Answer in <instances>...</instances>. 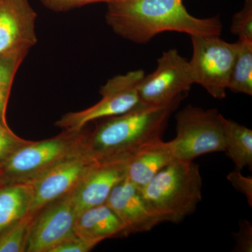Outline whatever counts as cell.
<instances>
[{
  "label": "cell",
  "instance_id": "cell-1",
  "mask_svg": "<svg viewBox=\"0 0 252 252\" xmlns=\"http://www.w3.org/2000/svg\"><path fill=\"white\" fill-rule=\"evenodd\" d=\"M107 4V25L117 35L146 44L164 32L197 36H220V18H198L186 9L183 0H114Z\"/></svg>",
  "mask_w": 252,
  "mask_h": 252
},
{
  "label": "cell",
  "instance_id": "cell-2",
  "mask_svg": "<svg viewBox=\"0 0 252 252\" xmlns=\"http://www.w3.org/2000/svg\"><path fill=\"white\" fill-rule=\"evenodd\" d=\"M184 98L163 105L142 103L125 114L104 119L91 133H84L83 147L98 162L128 158L145 144L161 138L169 118Z\"/></svg>",
  "mask_w": 252,
  "mask_h": 252
},
{
  "label": "cell",
  "instance_id": "cell-3",
  "mask_svg": "<svg viewBox=\"0 0 252 252\" xmlns=\"http://www.w3.org/2000/svg\"><path fill=\"white\" fill-rule=\"evenodd\" d=\"M202 186L198 164L176 159L141 191L161 223H178L196 210L202 200Z\"/></svg>",
  "mask_w": 252,
  "mask_h": 252
},
{
  "label": "cell",
  "instance_id": "cell-4",
  "mask_svg": "<svg viewBox=\"0 0 252 252\" xmlns=\"http://www.w3.org/2000/svg\"><path fill=\"white\" fill-rule=\"evenodd\" d=\"M63 131L56 137L32 142L0 164L2 185L31 184L79 147L84 133Z\"/></svg>",
  "mask_w": 252,
  "mask_h": 252
},
{
  "label": "cell",
  "instance_id": "cell-5",
  "mask_svg": "<svg viewBox=\"0 0 252 252\" xmlns=\"http://www.w3.org/2000/svg\"><path fill=\"white\" fill-rule=\"evenodd\" d=\"M177 160L225 152V137L216 109L188 105L176 115V136L169 142Z\"/></svg>",
  "mask_w": 252,
  "mask_h": 252
},
{
  "label": "cell",
  "instance_id": "cell-6",
  "mask_svg": "<svg viewBox=\"0 0 252 252\" xmlns=\"http://www.w3.org/2000/svg\"><path fill=\"white\" fill-rule=\"evenodd\" d=\"M145 76L142 69L115 76L101 87L102 99L92 107L79 112H69L56 123V126L67 132H80L89 123L116 117L142 104L138 88Z\"/></svg>",
  "mask_w": 252,
  "mask_h": 252
},
{
  "label": "cell",
  "instance_id": "cell-7",
  "mask_svg": "<svg viewBox=\"0 0 252 252\" xmlns=\"http://www.w3.org/2000/svg\"><path fill=\"white\" fill-rule=\"evenodd\" d=\"M193 56L189 61L194 84L203 86L215 99L226 96L236 54V44L220 36H191Z\"/></svg>",
  "mask_w": 252,
  "mask_h": 252
},
{
  "label": "cell",
  "instance_id": "cell-8",
  "mask_svg": "<svg viewBox=\"0 0 252 252\" xmlns=\"http://www.w3.org/2000/svg\"><path fill=\"white\" fill-rule=\"evenodd\" d=\"M97 162L86 152L81 141L72 153L31 183L32 201L28 216L34 219L49 204L73 193Z\"/></svg>",
  "mask_w": 252,
  "mask_h": 252
},
{
  "label": "cell",
  "instance_id": "cell-9",
  "mask_svg": "<svg viewBox=\"0 0 252 252\" xmlns=\"http://www.w3.org/2000/svg\"><path fill=\"white\" fill-rule=\"evenodd\" d=\"M157 69L144 76L138 88L141 102L147 105H163L187 95L194 84L189 61L177 49L162 54Z\"/></svg>",
  "mask_w": 252,
  "mask_h": 252
},
{
  "label": "cell",
  "instance_id": "cell-10",
  "mask_svg": "<svg viewBox=\"0 0 252 252\" xmlns=\"http://www.w3.org/2000/svg\"><path fill=\"white\" fill-rule=\"evenodd\" d=\"M77 216L73 193L48 205L32 220L26 252H51L75 234Z\"/></svg>",
  "mask_w": 252,
  "mask_h": 252
},
{
  "label": "cell",
  "instance_id": "cell-11",
  "mask_svg": "<svg viewBox=\"0 0 252 252\" xmlns=\"http://www.w3.org/2000/svg\"><path fill=\"white\" fill-rule=\"evenodd\" d=\"M36 18L28 0H0V55L35 46Z\"/></svg>",
  "mask_w": 252,
  "mask_h": 252
},
{
  "label": "cell",
  "instance_id": "cell-12",
  "mask_svg": "<svg viewBox=\"0 0 252 252\" xmlns=\"http://www.w3.org/2000/svg\"><path fill=\"white\" fill-rule=\"evenodd\" d=\"M105 203L122 220L127 235L150 231L161 223L149 206L141 189L127 177L113 189Z\"/></svg>",
  "mask_w": 252,
  "mask_h": 252
},
{
  "label": "cell",
  "instance_id": "cell-13",
  "mask_svg": "<svg viewBox=\"0 0 252 252\" xmlns=\"http://www.w3.org/2000/svg\"><path fill=\"white\" fill-rule=\"evenodd\" d=\"M129 158L97 161L73 192L77 214L106 203L113 189L127 175Z\"/></svg>",
  "mask_w": 252,
  "mask_h": 252
},
{
  "label": "cell",
  "instance_id": "cell-14",
  "mask_svg": "<svg viewBox=\"0 0 252 252\" xmlns=\"http://www.w3.org/2000/svg\"><path fill=\"white\" fill-rule=\"evenodd\" d=\"M175 160L169 142L157 139L145 144L131 156L126 177L137 188L142 189Z\"/></svg>",
  "mask_w": 252,
  "mask_h": 252
},
{
  "label": "cell",
  "instance_id": "cell-15",
  "mask_svg": "<svg viewBox=\"0 0 252 252\" xmlns=\"http://www.w3.org/2000/svg\"><path fill=\"white\" fill-rule=\"evenodd\" d=\"M74 233L81 238L98 243L105 239L128 236L122 220L106 203L79 212Z\"/></svg>",
  "mask_w": 252,
  "mask_h": 252
},
{
  "label": "cell",
  "instance_id": "cell-16",
  "mask_svg": "<svg viewBox=\"0 0 252 252\" xmlns=\"http://www.w3.org/2000/svg\"><path fill=\"white\" fill-rule=\"evenodd\" d=\"M32 201L31 184H11L0 187V235L28 216Z\"/></svg>",
  "mask_w": 252,
  "mask_h": 252
},
{
  "label": "cell",
  "instance_id": "cell-17",
  "mask_svg": "<svg viewBox=\"0 0 252 252\" xmlns=\"http://www.w3.org/2000/svg\"><path fill=\"white\" fill-rule=\"evenodd\" d=\"M225 137V152L234 162L237 170L252 167V130L227 119L220 114Z\"/></svg>",
  "mask_w": 252,
  "mask_h": 252
},
{
  "label": "cell",
  "instance_id": "cell-18",
  "mask_svg": "<svg viewBox=\"0 0 252 252\" xmlns=\"http://www.w3.org/2000/svg\"><path fill=\"white\" fill-rule=\"evenodd\" d=\"M236 54L228 89L236 94H252V40L238 38Z\"/></svg>",
  "mask_w": 252,
  "mask_h": 252
},
{
  "label": "cell",
  "instance_id": "cell-19",
  "mask_svg": "<svg viewBox=\"0 0 252 252\" xmlns=\"http://www.w3.org/2000/svg\"><path fill=\"white\" fill-rule=\"evenodd\" d=\"M21 48L0 55V124L8 126L6 109L14 78L30 51Z\"/></svg>",
  "mask_w": 252,
  "mask_h": 252
},
{
  "label": "cell",
  "instance_id": "cell-20",
  "mask_svg": "<svg viewBox=\"0 0 252 252\" xmlns=\"http://www.w3.org/2000/svg\"><path fill=\"white\" fill-rule=\"evenodd\" d=\"M32 220L27 216L0 235V252H26L28 233Z\"/></svg>",
  "mask_w": 252,
  "mask_h": 252
},
{
  "label": "cell",
  "instance_id": "cell-21",
  "mask_svg": "<svg viewBox=\"0 0 252 252\" xmlns=\"http://www.w3.org/2000/svg\"><path fill=\"white\" fill-rule=\"evenodd\" d=\"M230 31L238 38L252 40V0H246L243 9L233 16Z\"/></svg>",
  "mask_w": 252,
  "mask_h": 252
},
{
  "label": "cell",
  "instance_id": "cell-22",
  "mask_svg": "<svg viewBox=\"0 0 252 252\" xmlns=\"http://www.w3.org/2000/svg\"><path fill=\"white\" fill-rule=\"evenodd\" d=\"M31 142L18 137L9 126L0 124V164L9 158L18 149Z\"/></svg>",
  "mask_w": 252,
  "mask_h": 252
},
{
  "label": "cell",
  "instance_id": "cell-23",
  "mask_svg": "<svg viewBox=\"0 0 252 252\" xmlns=\"http://www.w3.org/2000/svg\"><path fill=\"white\" fill-rule=\"evenodd\" d=\"M97 242L85 240L74 234L66 239L50 252H88L98 245Z\"/></svg>",
  "mask_w": 252,
  "mask_h": 252
},
{
  "label": "cell",
  "instance_id": "cell-24",
  "mask_svg": "<svg viewBox=\"0 0 252 252\" xmlns=\"http://www.w3.org/2000/svg\"><path fill=\"white\" fill-rule=\"evenodd\" d=\"M48 9L55 12H64L94 3L104 2L106 4L114 0H39Z\"/></svg>",
  "mask_w": 252,
  "mask_h": 252
},
{
  "label": "cell",
  "instance_id": "cell-25",
  "mask_svg": "<svg viewBox=\"0 0 252 252\" xmlns=\"http://www.w3.org/2000/svg\"><path fill=\"white\" fill-rule=\"evenodd\" d=\"M235 240V246L233 252H252V224L248 220L240 222V228L233 234Z\"/></svg>",
  "mask_w": 252,
  "mask_h": 252
},
{
  "label": "cell",
  "instance_id": "cell-26",
  "mask_svg": "<svg viewBox=\"0 0 252 252\" xmlns=\"http://www.w3.org/2000/svg\"><path fill=\"white\" fill-rule=\"evenodd\" d=\"M227 180L240 193L245 195L248 199L249 205H252V178L242 175L240 170H237L230 172L227 175Z\"/></svg>",
  "mask_w": 252,
  "mask_h": 252
},
{
  "label": "cell",
  "instance_id": "cell-27",
  "mask_svg": "<svg viewBox=\"0 0 252 252\" xmlns=\"http://www.w3.org/2000/svg\"><path fill=\"white\" fill-rule=\"evenodd\" d=\"M2 185V184H1V176H0V187H1Z\"/></svg>",
  "mask_w": 252,
  "mask_h": 252
}]
</instances>
